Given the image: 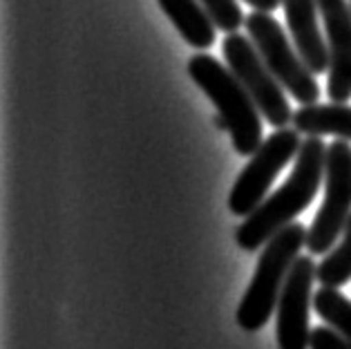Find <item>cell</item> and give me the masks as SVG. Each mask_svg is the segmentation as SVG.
<instances>
[{"label": "cell", "instance_id": "6da1fadb", "mask_svg": "<svg viewBox=\"0 0 351 349\" xmlns=\"http://www.w3.org/2000/svg\"><path fill=\"white\" fill-rule=\"evenodd\" d=\"M324 161H327L324 141L320 137H306L300 146L289 180L237 226L235 242L239 249L248 253L262 249L273 235L289 226L309 206L324 182Z\"/></svg>", "mask_w": 351, "mask_h": 349}, {"label": "cell", "instance_id": "7a4b0ae2", "mask_svg": "<svg viewBox=\"0 0 351 349\" xmlns=\"http://www.w3.org/2000/svg\"><path fill=\"white\" fill-rule=\"evenodd\" d=\"M188 74L199 85L217 115L226 121L237 155L248 157L262 146V112L237 76L208 54H195L188 61Z\"/></svg>", "mask_w": 351, "mask_h": 349}, {"label": "cell", "instance_id": "3957f363", "mask_svg": "<svg viewBox=\"0 0 351 349\" xmlns=\"http://www.w3.org/2000/svg\"><path fill=\"white\" fill-rule=\"evenodd\" d=\"M306 231L302 224L291 222L264 244L251 285L237 307V325L244 331H258L269 322L271 313L278 309L282 287L293 262L306 246Z\"/></svg>", "mask_w": 351, "mask_h": 349}, {"label": "cell", "instance_id": "277c9868", "mask_svg": "<svg viewBox=\"0 0 351 349\" xmlns=\"http://www.w3.org/2000/svg\"><path fill=\"white\" fill-rule=\"evenodd\" d=\"M246 34L253 40L255 49L260 52L271 74L276 76L291 97L302 106L318 104L320 88L318 81H315V74L306 67L302 56L291 47L282 25L269 12L255 10L253 14H248Z\"/></svg>", "mask_w": 351, "mask_h": 349}, {"label": "cell", "instance_id": "5b68a950", "mask_svg": "<svg viewBox=\"0 0 351 349\" xmlns=\"http://www.w3.org/2000/svg\"><path fill=\"white\" fill-rule=\"evenodd\" d=\"M351 217V146L345 139L327 146L324 161V200L306 231L311 255H327Z\"/></svg>", "mask_w": 351, "mask_h": 349}, {"label": "cell", "instance_id": "8992f818", "mask_svg": "<svg viewBox=\"0 0 351 349\" xmlns=\"http://www.w3.org/2000/svg\"><path fill=\"white\" fill-rule=\"evenodd\" d=\"M300 146L302 141H300V132L295 128H278L271 137L264 139L233 184V191L228 195L230 213L239 217L251 215L267 200V193L280 170L293 157H298Z\"/></svg>", "mask_w": 351, "mask_h": 349}, {"label": "cell", "instance_id": "52a82bcc", "mask_svg": "<svg viewBox=\"0 0 351 349\" xmlns=\"http://www.w3.org/2000/svg\"><path fill=\"white\" fill-rule=\"evenodd\" d=\"M221 52L226 56L228 70L244 85L246 92L255 101V106H258V110L271 125L287 128L293 121V112H291L289 101L285 92H282L285 88L271 74L267 63L262 61L251 38L242 36L237 32L226 34L224 43H221Z\"/></svg>", "mask_w": 351, "mask_h": 349}, {"label": "cell", "instance_id": "ba28073f", "mask_svg": "<svg viewBox=\"0 0 351 349\" xmlns=\"http://www.w3.org/2000/svg\"><path fill=\"white\" fill-rule=\"evenodd\" d=\"M315 262L311 255H300L291 267L278 302V347L311 349L309 309L313 304L311 289L315 282Z\"/></svg>", "mask_w": 351, "mask_h": 349}, {"label": "cell", "instance_id": "9c48e42d", "mask_svg": "<svg viewBox=\"0 0 351 349\" xmlns=\"http://www.w3.org/2000/svg\"><path fill=\"white\" fill-rule=\"evenodd\" d=\"M327 32L329 81L327 95L333 104L351 99V10L349 0H318Z\"/></svg>", "mask_w": 351, "mask_h": 349}, {"label": "cell", "instance_id": "30bf717a", "mask_svg": "<svg viewBox=\"0 0 351 349\" xmlns=\"http://www.w3.org/2000/svg\"><path fill=\"white\" fill-rule=\"evenodd\" d=\"M298 54L313 74L329 72V47L318 25V0H282Z\"/></svg>", "mask_w": 351, "mask_h": 349}, {"label": "cell", "instance_id": "8fae6325", "mask_svg": "<svg viewBox=\"0 0 351 349\" xmlns=\"http://www.w3.org/2000/svg\"><path fill=\"white\" fill-rule=\"evenodd\" d=\"M159 7L173 21L188 45L197 49H208L215 43L217 27L199 0H159Z\"/></svg>", "mask_w": 351, "mask_h": 349}, {"label": "cell", "instance_id": "7c38bea8", "mask_svg": "<svg viewBox=\"0 0 351 349\" xmlns=\"http://www.w3.org/2000/svg\"><path fill=\"white\" fill-rule=\"evenodd\" d=\"M293 128L306 137L333 134L351 141V106L345 104H311L293 112Z\"/></svg>", "mask_w": 351, "mask_h": 349}, {"label": "cell", "instance_id": "4fadbf2b", "mask_svg": "<svg viewBox=\"0 0 351 349\" xmlns=\"http://www.w3.org/2000/svg\"><path fill=\"white\" fill-rule=\"evenodd\" d=\"M313 307L318 316L327 322L331 329L351 343V300L345 298L336 287H322L313 296Z\"/></svg>", "mask_w": 351, "mask_h": 349}, {"label": "cell", "instance_id": "5bb4252c", "mask_svg": "<svg viewBox=\"0 0 351 349\" xmlns=\"http://www.w3.org/2000/svg\"><path fill=\"white\" fill-rule=\"evenodd\" d=\"M315 278L322 287H342L351 280V217L342 231V240L318 265Z\"/></svg>", "mask_w": 351, "mask_h": 349}, {"label": "cell", "instance_id": "9a60e30c", "mask_svg": "<svg viewBox=\"0 0 351 349\" xmlns=\"http://www.w3.org/2000/svg\"><path fill=\"white\" fill-rule=\"evenodd\" d=\"M199 3L208 12L215 27L224 34H233L244 25V14L239 10L237 0H199Z\"/></svg>", "mask_w": 351, "mask_h": 349}, {"label": "cell", "instance_id": "2e32d148", "mask_svg": "<svg viewBox=\"0 0 351 349\" xmlns=\"http://www.w3.org/2000/svg\"><path fill=\"white\" fill-rule=\"evenodd\" d=\"M311 349H351V343H347L336 329L318 327L311 331Z\"/></svg>", "mask_w": 351, "mask_h": 349}, {"label": "cell", "instance_id": "e0dca14e", "mask_svg": "<svg viewBox=\"0 0 351 349\" xmlns=\"http://www.w3.org/2000/svg\"><path fill=\"white\" fill-rule=\"evenodd\" d=\"M246 5H251L253 10H258V12H273V10H278L282 0H244Z\"/></svg>", "mask_w": 351, "mask_h": 349}, {"label": "cell", "instance_id": "ac0fdd59", "mask_svg": "<svg viewBox=\"0 0 351 349\" xmlns=\"http://www.w3.org/2000/svg\"><path fill=\"white\" fill-rule=\"evenodd\" d=\"M215 125L219 128V130H228V128H226V121H224V119H221L219 115L215 117Z\"/></svg>", "mask_w": 351, "mask_h": 349}, {"label": "cell", "instance_id": "d6986e66", "mask_svg": "<svg viewBox=\"0 0 351 349\" xmlns=\"http://www.w3.org/2000/svg\"><path fill=\"white\" fill-rule=\"evenodd\" d=\"M349 10H351V0H349Z\"/></svg>", "mask_w": 351, "mask_h": 349}]
</instances>
